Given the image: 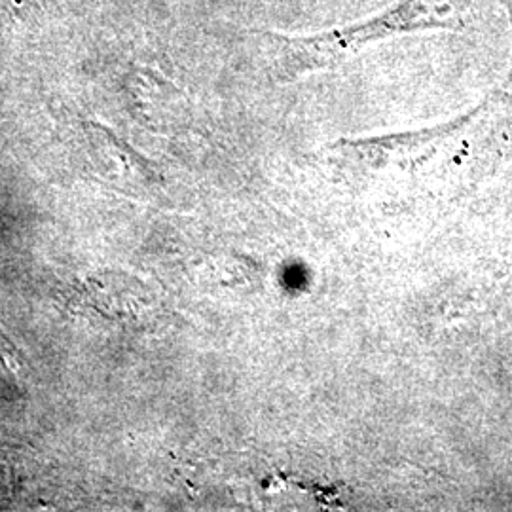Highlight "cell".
Here are the masks:
<instances>
[{
  "mask_svg": "<svg viewBox=\"0 0 512 512\" xmlns=\"http://www.w3.org/2000/svg\"><path fill=\"white\" fill-rule=\"evenodd\" d=\"M495 0H399L372 18L323 33L291 37L260 33L270 69L279 80L330 69L384 40L425 33L476 29L492 14Z\"/></svg>",
  "mask_w": 512,
  "mask_h": 512,
  "instance_id": "6da1fadb",
  "label": "cell"
},
{
  "mask_svg": "<svg viewBox=\"0 0 512 512\" xmlns=\"http://www.w3.org/2000/svg\"><path fill=\"white\" fill-rule=\"evenodd\" d=\"M507 4V12H509V19H511V37H512V0H505Z\"/></svg>",
  "mask_w": 512,
  "mask_h": 512,
  "instance_id": "7a4b0ae2",
  "label": "cell"
}]
</instances>
